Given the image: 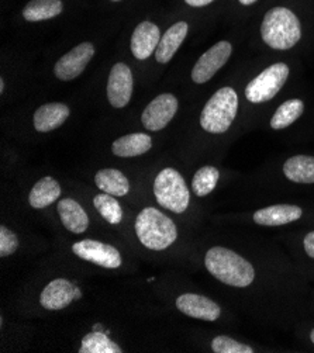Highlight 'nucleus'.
<instances>
[{"label":"nucleus","mask_w":314,"mask_h":353,"mask_svg":"<svg viewBox=\"0 0 314 353\" xmlns=\"http://www.w3.org/2000/svg\"><path fill=\"white\" fill-rule=\"evenodd\" d=\"M78 290L66 279H55L46 286L40 296V304L50 311L66 308L77 299Z\"/></svg>","instance_id":"nucleus-13"},{"label":"nucleus","mask_w":314,"mask_h":353,"mask_svg":"<svg viewBox=\"0 0 314 353\" xmlns=\"http://www.w3.org/2000/svg\"><path fill=\"white\" fill-rule=\"evenodd\" d=\"M238 2L244 6H250V5H254L255 2H258V0H238Z\"/></svg>","instance_id":"nucleus-32"},{"label":"nucleus","mask_w":314,"mask_h":353,"mask_svg":"<svg viewBox=\"0 0 314 353\" xmlns=\"http://www.w3.org/2000/svg\"><path fill=\"white\" fill-rule=\"evenodd\" d=\"M264 43L273 50H291L302 37L297 16L286 8H273L264 16L261 24Z\"/></svg>","instance_id":"nucleus-3"},{"label":"nucleus","mask_w":314,"mask_h":353,"mask_svg":"<svg viewBox=\"0 0 314 353\" xmlns=\"http://www.w3.org/2000/svg\"><path fill=\"white\" fill-rule=\"evenodd\" d=\"M188 31L189 24L186 21H178L177 24L170 26L161 37V41L155 51V59L159 63H168L185 41Z\"/></svg>","instance_id":"nucleus-18"},{"label":"nucleus","mask_w":314,"mask_h":353,"mask_svg":"<svg viewBox=\"0 0 314 353\" xmlns=\"http://www.w3.org/2000/svg\"><path fill=\"white\" fill-rule=\"evenodd\" d=\"M179 108L178 99L170 94L164 93L157 96L141 114L143 125L150 131H161L164 130L172 119L175 117Z\"/></svg>","instance_id":"nucleus-10"},{"label":"nucleus","mask_w":314,"mask_h":353,"mask_svg":"<svg viewBox=\"0 0 314 353\" xmlns=\"http://www.w3.org/2000/svg\"><path fill=\"white\" fill-rule=\"evenodd\" d=\"M134 89V79L131 69L123 63L117 62L109 75L108 81V99L115 109H123L130 103Z\"/></svg>","instance_id":"nucleus-11"},{"label":"nucleus","mask_w":314,"mask_h":353,"mask_svg":"<svg viewBox=\"0 0 314 353\" xmlns=\"http://www.w3.org/2000/svg\"><path fill=\"white\" fill-rule=\"evenodd\" d=\"M185 2L192 8H203V6L210 5L212 2H215V0H185Z\"/></svg>","instance_id":"nucleus-31"},{"label":"nucleus","mask_w":314,"mask_h":353,"mask_svg":"<svg viewBox=\"0 0 314 353\" xmlns=\"http://www.w3.org/2000/svg\"><path fill=\"white\" fill-rule=\"evenodd\" d=\"M96 186L112 196L123 197L130 192V182L117 169H101L95 176Z\"/></svg>","instance_id":"nucleus-21"},{"label":"nucleus","mask_w":314,"mask_h":353,"mask_svg":"<svg viewBox=\"0 0 314 353\" xmlns=\"http://www.w3.org/2000/svg\"><path fill=\"white\" fill-rule=\"evenodd\" d=\"M61 0H31L23 9V17L30 23L54 19L62 13Z\"/></svg>","instance_id":"nucleus-23"},{"label":"nucleus","mask_w":314,"mask_h":353,"mask_svg":"<svg viewBox=\"0 0 314 353\" xmlns=\"http://www.w3.org/2000/svg\"><path fill=\"white\" fill-rule=\"evenodd\" d=\"M153 147V139L144 132L127 134L117 138L112 144V152L120 158H134L144 155Z\"/></svg>","instance_id":"nucleus-19"},{"label":"nucleus","mask_w":314,"mask_h":353,"mask_svg":"<svg viewBox=\"0 0 314 353\" xmlns=\"http://www.w3.org/2000/svg\"><path fill=\"white\" fill-rule=\"evenodd\" d=\"M77 256L104 269H119L123 263L119 250L113 245L103 243L93 239H84L72 245Z\"/></svg>","instance_id":"nucleus-7"},{"label":"nucleus","mask_w":314,"mask_h":353,"mask_svg":"<svg viewBox=\"0 0 314 353\" xmlns=\"http://www.w3.org/2000/svg\"><path fill=\"white\" fill-rule=\"evenodd\" d=\"M110 2H120V0H110Z\"/></svg>","instance_id":"nucleus-35"},{"label":"nucleus","mask_w":314,"mask_h":353,"mask_svg":"<svg viewBox=\"0 0 314 353\" xmlns=\"http://www.w3.org/2000/svg\"><path fill=\"white\" fill-rule=\"evenodd\" d=\"M62 225L74 234H84L89 227V217L84 207L74 199H62L57 204Z\"/></svg>","instance_id":"nucleus-16"},{"label":"nucleus","mask_w":314,"mask_h":353,"mask_svg":"<svg viewBox=\"0 0 314 353\" xmlns=\"http://www.w3.org/2000/svg\"><path fill=\"white\" fill-rule=\"evenodd\" d=\"M303 110L304 104L299 99H292L282 103L271 119V127L273 130H284L289 127L303 114Z\"/></svg>","instance_id":"nucleus-24"},{"label":"nucleus","mask_w":314,"mask_h":353,"mask_svg":"<svg viewBox=\"0 0 314 353\" xmlns=\"http://www.w3.org/2000/svg\"><path fill=\"white\" fill-rule=\"evenodd\" d=\"M154 194L159 205L182 214L188 210L190 201V193L182 174L172 168L162 169L154 182Z\"/></svg>","instance_id":"nucleus-5"},{"label":"nucleus","mask_w":314,"mask_h":353,"mask_svg":"<svg viewBox=\"0 0 314 353\" xmlns=\"http://www.w3.org/2000/svg\"><path fill=\"white\" fill-rule=\"evenodd\" d=\"M212 350L215 353H253L254 352L251 346L239 343L226 335L216 336L212 341Z\"/></svg>","instance_id":"nucleus-28"},{"label":"nucleus","mask_w":314,"mask_h":353,"mask_svg":"<svg viewBox=\"0 0 314 353\" xmlns=\"http://www.w3.org/2000/svg\"><path fill=\"white\" fill-rule=\"evenodd\" d=\"M135 234L146 248L164 251L178 239V228L155 207H146L135 219Z\"/></svg>","instance_id":"nucleus-2"},{"label":"nucleus","mask_w":314,"mask_h":353,"mask_svg":"<svg viewBox=\"0 0 314 353\" xmlns=\"http://www.w3.org/2000/svg\"><path fill=\"white\" fill-rule=\"evenodd\" d=\"M71 114L63 103H47L34 113V128L39 132H50L59 128Z\"/></svg>","instance_id":"nucleus-17"},{"label":"nucleus","mask_w":314,"mask_h":353,"mask_svg":"<svg viewBox=\"0 0 314 353\" xmlns=\"http://www.w3.org/2000/svg\"><path fill=\"white\" fill-rule=\"evenodd\" d=\"M310 338H311V341H313V343H314V330L311 331V334H310Z\"/></svg>","instance_id":"nucleus-34"},{"label":"nucleus","mask_w":314,"mask_h":353,"mask_svg":"<svg viewBox=\"0 0 314 353\" xmlns=\"http://www.w3.org/2000/svg\"><path fill=\"white\" fill-rule=\"evenodd\" d=\"M121 347L106 334L90 332L84 336L79 353H120Z\"/></svg>","instance_id":"nucleus-25"},{"label":"nucleus","mask_w":314,"mask_h":353,"mask_svg":"<svg viewBox=\"0 0 314 353\" xmlns=\"http://www.w3.org/2000/svg\"><path fill=\"white\" fill-rule=\"evenodd\" d=\"M204 266L222 283L233 288H247L255 279L254 266L223 246H215L206 252Z\"/></svg>","instance_id":"nucleus-1"},{"label":"nucleus","mask_w":314,"mask_h":353,"mask_svg":"<svg viewBox=\"0 0 314 353\" xmlns=\"http://www.w3.org/2000/svg\"><path fill=\"white\" fill-rule=\"evenodd\" d=\"M0 93H5V79H0Z\"/></svg>","instance_id":"nucleus-33"},{"label":"nucleus","mask_w":314,"mask_h":353,"mask_svg":"<svg viewBox=\"0 0 314 353\" xmlns=\"http://www.w3.org/2000/svg\"><path fill=\"white\" fill-rule=\"evenodd\" d=\"M238 112V96L233 88L219 89L208 101L200 114V125L210 134L226 132Z\"/></svg>","instance_id":"nucleus-4"},{"label":"nucleus","mask_w":314,"mask_h":353,"mask_svg":"<svg viewBox=\"0 0 314 353\" xmlns=\"http://www.w3.org/2000/svg\"><path fill=\"white\" fill-rule=\"evenodd\" d=\"M302 214L303 211L297 205L277 204V205H271V207H265L255 211L254 221L258 225H264V227H277V225L291 224L299 220Z\"/></svg>","instance_id":"nucleus-15"},{"label":"nucleus","mask_w":314,"mask_h":353,"mask_svg":"<svg viewBox=\"0 0 314 353\" xmlns=\"http://www.w3.org/2000/svg\"><path fill=\"white\" fill-rule=\"evenodd\" d=\"M233 47L228 41H220L207 50L192 69V81L197 85L210 81L231 57Z\"/></svg>","instance_id":"nucleus-8"},{"label":"nucleus","mask_w":314,"mask_h":353,"mask_svg":"<svg viewBox=\"0 0 314 353\" xmlns=\"http://www.w3.org/2000/svg\"><path fill=\"white\" fill-rule=\"evenodd\" d=\"M220 179V172L215 166L200 168L192 179V190L196 196L203 197L212 193Z\"/></svg>","instance_id":"nucleus-26"},{"label":"nucleus","mask_w":314,"mask_h":353,"mask_svg":"<svg viewBox=\"0 0 314 353\" xmlns=\"http://www.w3.org/2000/svg\"><path fill=\"white\" fill-rule=\"evenodd\" d=\"M93 205L99 214L112 225H117L123 220V208L120 203L109 193L97 194L93 199Z\"/></svg>","instance_id":"nucleus-27"},{"label":"nucleus","mask_w":314,"mask_h":353,"mask_svg":"<svg viewBox=\"0 0 314 353\" xmlns=\"http://www.w3.org/2000/svg\"><path fill=\"white\" fill-rule=\"evenodd\" d=\"M284 173L291 182L314 183V157L296 155L284 165Z\"/></svg>","instance_id":"nucleus-22"},{"label":"nucleus","mask_w":314,"mask_h":353,"mask_svg":"<svg viewBox=\"0 0 314 353\" xmlns=\"http://www.w3.org/2000/svg\"><path fill=\"white\" fill-rule=\"evenodd\" d=\"M177 307L185 315L203 321H216L222 315V308L217 303L195 293H185L179 296L177 299Z\"/></svg>","instance_id":"nucleus-12"},{"label":"nucleus","mask_w":314,"mask_h":353,"mask_svg":"<svg viewBox=\"0 0 314 353\" xmlns=\"http://www.w3.org/2000/svg\"><path fill=\"white\" fill-rule=\"evenodd\" d=\"M95 55V46L92 43H82L61 57L55 66L54 75L63 82L77 79Z\"/></svg>","instance_id":"nucleus-9"},{"label":"nucleus","mask_w":314,"mask_h":353,"mask_svg":"<svg viewBox=\"0 0 314 353\" xmlns=\"http://www.w3.org/2000/svg\"><path fill=\"white\" fill-rule=\"evenodd\" d=\"M161 41V31L151 21L139 23L131 35V52L137 59H147L155 51Z\"/></svg>","instance_id":"nucleus-14"},{"label":"nucleus","mask_w":314,"mask_h":353,"mask_svg":"<svg viewBox=\"0 0 314 353\" xmlns=\"http://www.w3.org/2000/svg\"><path fill=\"white\" fill-rule=\"evenodd\" d=\"M289 77V66L284 62H277L254 78L246 88V97L251 103H265L272 100L279 90L284 88Z\"/></svg>","instance_id":"nucleus-6"},{"label":"nucleus","mask_w":314,"mask_h":353,"mask_svg":"<svg viewBox=\"0 0 314 353\" xmlns=\"http://www.w3.org/2000/svg\"><path fill=\"white\" fill-rule=\"evenodd\" d=\"M303 243H304V251H306V254H307L310 258L314 259V231L308 232V234L304 236Z\"/></svg>","instance_id":"nucleus-30"},{"label":"nucleus","mask_w":314,"mask_h":353,"mask_svg":"<svg viewBox=\"0 0 314 353\" xmlns=\"http://www.w3.org/2000/svg\"><path fill=\"white\" fill-rule=\"evenodd\" d=\"M61 196V186L59 183L51 178V176H46V178L40 179L36 185L32 186L30 194H28V204L32 208H46L51 204H54Z\"/></svg>","instance_id":"nucleus-20"},{"label":"nucleus","mask_w":314,"mask_h":353,"mask_svg":"<svg viewBox=\"0 0 314 353\" xmlns=\"http://www.w3.org/2000/svg\"><path fill=\"white\" fill-rule=\"evenodd\" d=\"M19 238L8 227H0V256L6 258L13 255L19 250Z\"/></svg>","instance_id":"nucleus-29"}]
</instances>
